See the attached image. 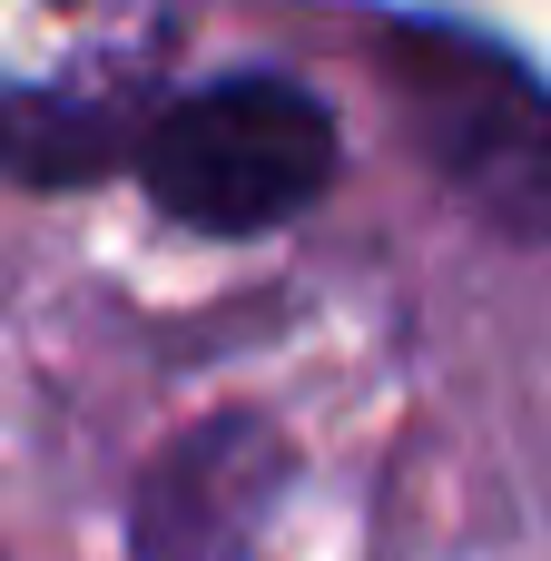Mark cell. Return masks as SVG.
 <instances>
[{"label": "cell", "mask_w": 551, "mask_h": 561, "mask_svg": "<svg viewBox=\"0 0 551 561\" xmlns=\"http://www.w3.org/2000/svg\"><path fill=\"white\" fill-rule=\"evenodd\" d=\"M138 187L187 237H266L335 187V108L286 69H227L148 108Z\"/></svg>", "instance_id": "obj_1"}, {"label": "cell", "mask_w": 551, "mask_h": 561, "mask_svg": "<svg viewBox=\"0 0 551 561\" xmlns=\"http://www.w3.org/2000/svg\"><path fill=\"white\" fill-rule=\"evenodd\" d=\"M384 79L404 99V128L424 168L513 247H551V79L463 20H394Z\"/></svg>", "instance_id": "obj_2"}, {"label": "cell", "mask_w": 551, "mask_h": 561, "mask_svg": "<svg viewBox=\"0 0 551 561\" xmlns=\"http://www.w3.org/2000/svg\"><path fill=\"white\" fill-rule=\"evenodd\" d=\"M286 493H296V444L276 414L256 404L197 414L128 483V561H256Z\"/></svg>", "instance_id": "obj_3"}, {"label": "cell", "mask_w": 551, "mask_h": 561, "mask_svg": "<svg viewBox=\"0 0 551 561\" xmlns=\"http://www.w3.org/2000/svg\"><path fill=\"white\" fill-rule=\"evenodd\" d=\"M148 118L108 89H0V178L30 187H89L108 168H138Z\"/></svg>", "instance_id": "obj_4"}]
</instances>
